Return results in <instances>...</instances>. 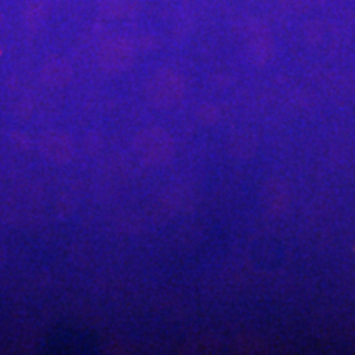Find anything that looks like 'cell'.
<instances>
[{
  "label": "cell",
  "instance_id": "cell-1",
  "mask_svg": "<svg viewBox=\"0 0 355 355\" xmlns=\"http://www.w3.org/2000/svg\"><path fill=\"white\" fill-rule=\"evenodd\" d=\"M133 60V46L127 38L114 37L101 46L99 63L105 71L119 73L127 69Z\"/></svg>",
  "mask_w": 355,
  "mask_h": 355
},
{
  "label": "cell",
  "instance_id": "cell-2",
  "mask_svg": "<svg viewBox=\"0 0 355 355\" xmlns=\"http://www.w3.org/2000/svg\"><path fill=\"white\" fill-rule=\"evenodd\" d=\"M43 155L51 162H68L73 157V148H71L69 140L58 132L46 133L42 140Z\"/></svg>",
  "mask_w": 355,
  "mask_h": 355
},
{
  "label": "cell",
  "instance_id": "cell-3",
  "mask_svg": "<svg viewBox=\"0 0 355 355\" xmlns=\"http://www.w3.org/2000/svg\"><path fill=\"white\" fill-rule=\"evenodd\" d=\"M42 76L46 84H51V86L66 84L71 76V66L64 60H51L50 63L43 66Z\"/></svg>",
  "mask_w": 355,
  "mask_h": 355
},
{
  "label": "cell",
  "instance_id": "cell-4",
  "mask_svg": "<svg viewBox=\"0 0 355 355\" xmlns=\"http://www.w3.org/2000/svg\"><path fill=\"white\" fill-rule=\"evenodd\" d=\"M99 10L110 19H121L130 13L137 6V0H96Z\"/></svg>",
  "mask_w": 355,
  "mask_h": 355
},
{
  "label": "cell",
  "instance_id": "cell-5",
  "mask_svg": "<svg viewBox=\"0 0 355 355\" xmlns=\"http://www.w3.org/2000/svg\"><path fill=\"white\" fill-rule=\"evenodd\" d=\"M46 17V0H28L25 19L30 28H40Z\"/></svg>",
  "mask_w": 355,
  "mask_h": 355
}]
</instances>
